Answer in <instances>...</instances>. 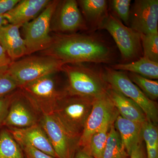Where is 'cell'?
I'll return each instance as SVG.
<instances>
[{
    "label": "cell",
    "mask_w": 158,
    "mask_h": 158,
    "mask_svg": "<svg viewBox=\"0 0 158 158\" xmlns=\"http://www.w3.org/2000/svg\"><path fill=\"white\" fill-rule=\"evenodd\" d=\"M9 23L7 20L2 15H0V28L2 26Z\"/></svg>",
    "instance_id": "obj_36"
},
{
    "label": "cell",
    "mask_w": 158,
    "mask_h": 158,
    "mask_svg": "<svg viewBox=\"0 0 158 158\" xmlns=\"http://www.w3.org/2000/svg\"><path fill=\"white\" fill-rule=\"evenodd\" d=\"M8 66H5V67H2V66H0V70H2V69H3L6 68V67H8Z\"/></svg>",
    "instance_id": "obj_37"
},
{
    "label": "cell",
    "mask_w": 158,
    "mask_h": 158,
    "mask_svg": "<svg viewBox=\"0 0 158 158\" xmlns=\"http://www.w3.org/2000/svg\"><path fill=\"white\" fill-rule=\"evenodd\" d=\"M18 144L21 148L25 158H56L34 148L27 143Z\"/></svg>",
    "instance_id": "obj_29"
},
{
    "label": "cell",
    "mask_w": 158,
    "mask_h": 158,
    "mask_svg": "<svg viewBox=\"0 0 158 158\" xmlns=\"http://www.w3.org/2000/svg\"><path fill=\"white\" fill-rule=\"evenodd\" d=\"M102 72L105 81L110 87L135 102L143 110L147 120L157 125L158 109L155 102L148 98L123 72L106 66Z\"/></svg>",
    "instance_id": "obj_6"
},
{
    "label": "cell",
    "mask_w": 158,
    "mask_h": 158,
    "mask_svg": "<svg viewBox=\"0 0 158 158\" xmlns=\"http://www.w3.org/2000/svg\"><path fill=\"white\" fill-rule=\"evenodd\" d=\"M64 64L48 56H30L13 61L8 71L19 86L51 74L62 71Z\"/></svg>",
    "instance_id": "obj_5"
},
{
    "label": "cell",
    "mask_w": 158,
    "mask_h": 158,
    "mask_svg": "<svg viewBox=\"0 0 158 158\" xmlns=\"http://www.w3.org/2000/svg\"><path fill=\"white\" fill-rule=\"evenodd\" d=\"M43 56L55 58L63 64L85 62L112 63L113 48L102 37L93 33L55 34L50 45L40 52Z\"/></svg>",
    "instance_id": "obj_1"
},
{
    "label": "cell",
    "mask_w": 158,
    "mask_h": 158,
    "mask_svg": "<svg viewBox=\"0 0 158 158\" xmlns=\"http://www.w3.org/2000/svg\"><path fill=\"white\" fill-rule=\"evenodd\" d=\"M8 66L0 70V98L9 95L19 88L17 82L8 72Z\"/></svg>",
    "instance_id": "obj_28"
},
{
    "label": "cell",
    "mask_w": 158,
    "mask_h": 158,
    "mask_svg": "<svg viewBox=\"0 0 158 158\" xmlns=\"http://www.w3.org/2000/svg\"><path fill=\"white\" fill-rule=\"evenodd\" d=\"M39 123L58 158H71L77 148L79 140L71 135L52 114L41 116Z\"/></svg>",
    "instance_id": "obj_10"
},
{
    "label": "cell",
    "mask_w": 158,
    "mask_h": 158,
    "mask_svg": "<svg viewBox=\"0 0 158 158\" xmlns=\"http://www.w3.org/2000/svg\"><path fill=\"white\" fill-rule=\"evenodd\" d=\"M109 2L112 14L126 26H129L131 0H112Z\"/></svg>",
    "instance_id": "obj_26"
},
{
    "label": "cell",
    "mask_w": 158,
    "mask_h": 158,
    "mask_svg": "<svg viewBox=\"0 0 158 158\" xmlns=\"http://www.w3.org/2000/svg\"><path fill=\"white\" fill-rule=\"evenodd\" d=\"M50 1L20 0L13 9L2 15L9 23L21 27L38 16Z\"/></svg>",
    "instance_id": "obj_15"
},
{
    "label": "cell",
    "mask_w": 158,
    "mask_h": 158,
    "mask_svg": "<svg viewBox=\"0 0 158 158\" xmlns=\"http://www.w3.org/2000/svg\"><path fill=\"white\" fill-rule=\"evenodd\" d=\"M9 132L18 143H27L52 156L58 158L42 128L38 123L24 128H9Z\"/></svg>",
    "instance_id": "obj_14"
},
{
    "label": "cell",
    "mask_w": 158,
    "mask_h": 158,
    "mask_svg": "<svg viewBox=\"0 0 158 158\" xmlns=\"http://www.w3.org/2000/svg\"><path fill=\"white\" fill-rule=\"evenodd\" d=\"M141 136L146 148L158 147V130L156 125L147 120L142 125Z\"/></svg>",
    "instance_id": "obj_27"
},
{
    "label": "cell",
    "mask_w": 158,
    "mask_h": 158,
    "mask_svg": "<svg viewBox=\"0 0 158 158\" xmlns=\"http://www.w3.org/2000/svg\"><path fill=\"white\" fill-rule=\"evenodd\" d=\"M100 30L110 33L120 52L123 63L134 62L142 57L141 34L109 13Z\"/></svg>",
    "instance_id": "obj_8"
},
{
    "label": "cell",
    "mask_w": 158,
    "mask_h": 158,
    "mask_svg": "<svg viewBox=\"0 0 158 158\" xmlns=\"http://www.w3.org/2000/svg\"><path fill=\"white\" fill-rule=\"evenodd\" d=\"M59 1H51L42 12L31 21L22 26L26 55L29 56L44 50L50 45L52 36L51 21Z\"/></svg>",
    "instance_id": "obj_7"
},
{
    "label": "cell",
    "mask_w": 158,
    "mask_h": 158,
    "mask_svg": "<svg viewBox=\"0 0 158 158\" xmlns=\"http://www.w3.org/2000/svg\"><path fill=\"white\" fill-rule=\"evenodd\" d=\"M62 71L68 77L66 87L69 93L96 98L107 93L110 85L105 81L102 72H99L83 63L66 64Z\"/></svg>",
    "instance_id": "obj_4"
},
{
    "label": "cell",
    "mask_w": 158,
    "mask_h": 158,
    "mask_svg": "<svg viewBox=\"0 0 158 158\" xmlns=\"http://www.w3.org/2000/svg\"><path fill=\"white\" fill-rule=\"evenodd\" d=\"M147 158H158V147L146 148Z\"/></svg>",
    "instance_id": "obj_35"
},
{
    "label": "cell",
    "mask_w": 158,
    "mask_h": 158,
    "mask_svg": "<svg viewBox=\"0 0 158 158\" xmlns=\"http://www.w3.org/2000/svg\"><path fill=\"white\" fill-rule=\"evenodd\" d=\"M115 121V120H109L103 125L91 136L87 146L82 149L94 158H102L107 141L110 126Z\"/></svg>",
    "instance_id": "obj_21"
},
{
    "label": "cell",
    "mask_w": 158,
    "mask_h": 158,
    "mask_svg": "<svg viewBox=\"0 0 158 158\" xmlns=\"http://www.w3.org/2000/svg\"><path fill=\"white\" fill-rule=\"evenodd\" d=\"M94 98L71 94L66 88L52 115L71 135L79 140L91 112Z\"/></svg>",
    "instance_id": "obj_2"
},
{
    "label": "cell",
    "mask_w": 158,
    "mask_h": 158,
    "mask_svg": "<svg viewBox=\"0 0 158 158\" xmlns=\"http://www.w3.org/2000/svg\"><path fill=\"white\" fill-rule=\"evenodd\" d=\"M130 158H146L145 148L143 141L133 150Z\"/></svg>",
    "instance_id": "obj_32"
},
{
    "label": "cell",
    "mask_w": 158,
    "mask_h": 158,
    "mask_svg": "<svg viewBox=\"0 0 158 158\" xmlns=\"http://www.w3.org/2000/svg\"><path fill=\"white\" fill-rule=\"evenodd\" d=\"M143 57L158 62V33L141 34Z\"/></svg>",
    "instance_id": "obj_25"
},
{
    "label": "cell",
    "mask_w": 158,
    "mask_h": 158,
    "mask_svg": "<svg viewBox=\"0 0 158 158\" xmlns=\"http://www.w3.org/2000/svg\"><path fill=\"white\" fill-rule=\"evenodd\" d=\"M88 30H100L109 15V1L106 0H80L77 1Z\"/></svg>",
    "instance_id": "obj_18"
},
{
    "label": "cell",
    "mask_w": 158,
    "mask_h": 158,
    "mask_svg": "<svg viewBox=\"0 0 158 158\" xmlns=\"http://www.w3.org/2000/svg\"><path fill=\"white\" fill-rule=\"evenodd\" d=\"M114 123L125 149L130 156L133 150L143 141L141 136L142 124L123 118L119 114Z\"/></svg>",
    "instance_id": "obj_19"
},
{
    "label": "cell",
    "mask_w": 158,
    "mask_h": 158,
    "mask_svg": "<svg viewBox=\"0 0 158 158\" xmlns=\"http://www.w3.org/2000/svg\"><path fill=\"white\" fill-rule=\"evenodd\" d=\"M20 0H0V15H3L16 6Z\"/></svg>",
    "instance_id": "obj_31"
},
{
    "label": "cell",
    "mask_w": 158,
    "mask_h": 158,
    "mask_svg": "<svg viewBox=\"0 0 158 158\" xmlns=\"http://www.w3.org/2000/svg\"><path fill=\"white\" fill-rule=\"evenodd\" d=\"M118 115L107 93L95 98L91 112L79 139L78 148L86 147L92 135L106 122L116 120Z\"/></svg>",
    "instance_id": "obj_11"
},
{
    "label": "cell",
    "mask_w": 158,
    "mask_h": 158,
    "mask_svg": "<svg viewBox=\"0 0 158 158\" xmlns=\"http://www.w3.org/2000/svg\"><path fill=\"white\" fill-rule=\"evenodd\" d=\"M0 158H25L19 144L8 130L0 132Z\"/></svg>",
    "instance_id": "obj_23"
},
{
    "label": "cell",
    "mask_w": 158,
    "mask_h": 158,
    "mask_svg": "<svg viewBox=\"0 0 158 158\" xmlns=\"http://www.w3.org/2000/svg\"><path fill=\"white\" fill-rule=\"evenodd\" d=\"M51 30L57 34H63L88 30L77 1H59L52 18Z\"/></svg>",
    "instance_id": "obj_9"
},
{
    "label": "cell",
    "mask_w": 158,
    "mask_h": 158,
    "mask_svg": "<svg viewBox=\"0 0 158 158\" xmlns=\"http://www.w3.org/2000/svg\"><path fill=\"white\" fill-rule=\"evenodd\" d=\"M12 62L4 48L0 44V66H9Z\"/></svg>",
    "instance_id": "obj_33"
},
{
    "label": "cell",
    "mask_w": 158,
    "mask_h": 158,
    "mask_svg": "<svg viewBox=\"0 0 158 158\" xmlns=\"http://www.w3.org/2000/svg\"><path fill=\"white\" fill-rule=\"evenodd\" d=\"M111 67L115 70L130 72L148 79H158V62L143 56L134 62L115 64Z\"/></svg>",
    "instance_id": "obj_20"
},
{
    "label": "cell",
    "mask_w": 158,
    "mask_h": 158,
    "mask_svg": "<svg viewBox=\"0 0 158 158\" xmlns=\"http://www.w3.org/2000/svg\"><path fill=\"white\" fill-rule=\"evenodd\" d=\"M114 123L110 126L102 158H127L129 156L125 149Z\"/></svg>",
    "instance_id": "obj_22"
},
{
    "label": "cell",
    "mask_w": 158,
    "mask_h": 158,
    "mask_svg": "<svg viewBox=\"0 0 158 158\" xmlns=\"http://www.w3.org/2000/svg\"><path fill=\"white\" fill-rule=\"evenodd\" d=\"M56 74L41 77L19 88L22 96L40 117L52 114L59 100L66 91V87L61 90L58 88Z\"/></svg>",
    "instance_id": "obj_3"
},
{
    "label": "cell",
    "mask_w": 158,
    "mask_h": 158,
    "mask_svg": "<svg viewBox=\"0 0 158 158\" xmlns=\"http://www.w3.org/2000/svg\"><path fill=\"white\" fill-rule=\"evenodd\" d=\"M73 158H94L84 149L78 148Z\"/></svg>",
    "instance_id": "obj_34"
},
{
    "label": "cell",
    "mask_w": 158,
    "mask_h": 158,
    "mask_svg": "<svg viewBox=\"0 0 158 158\" xmlns=\"http://www.w3.org/2000/svg\"><path fill=\"white\" fill-rule=\"evenodd\" d=\"M20 27L8 23L0 28V44L12 62L26 55L25 42L20 35Z\"/></svg>",
    "instance_id": "obj_16"
},
{
    "label": "cell",
    "mask_w": 158,
    "mask_h": 158,
    "mask_svg": "<svg viewBox=\"0 0 158 158\" xmlns=\"http://www.w3.org/2000/svg\"><path fill=\"white\" fill-rule=\"evenodd\" d=\"M130 27L140 34L158 33V0H136L131 7Z\"/></svg>",
    "instance_id": "obj_12"
},
{
    "label": "cell",
    "mask_w": 158,
    "mask_h": 158,
    "mask_svg": "<svg viewBox=\"0 0 158 158\" xmlns=\"http://www.w3.org/2000/svg\"><path fill=\"white\" fill-rule=\"evenodd\" d=\"M107 94L122 117L141 124L147 120L140 106L118 90L110 86Z\"/></svg>",
    "instance_id": "obj_17"
},
{
    "label": "cell",
    "mask_w": 158,
    "mask_h": 158,
    "mask_svg": "<svg viewBox=\"0 0 158 158\" xmlns=\"http://www.w3.org/2000/svg\"><path fill=\"white\" fill-rule=\"evenodd\" d=\"M37 113L20 93L19 88L11 102L3 125L9 128H24L39 122Z\"/></svg>",
    "instance_id": "obj_13"
},
{
    "label": "cell",
    "mask_w": 158,
    "mask_h": 158,
    "mask_svg": "<svg viewBox=\"0 0 158 158\" xmlns=\"http://www.w3.org/2000/svg\"><path fill=\"white\" fill-rule=\"evenodd\" d=\"M130 80L141 89L152 100H156L158 98V82L137 74L130 73Z\"/></svg>",
    "instance_id": "obj_24"
},
{
    "label": "cell",
    "mask_w": 158,
    "mask_h": 158,
    "mask_svg": "<svg viewBox=\"0 0 158 158\" xmlns=\"http://www.w3.org/2000/svg\"><path fill=\"white\" fill-rule=\"evenodd\" d=\"M16 92L14 91L7 96L0 98V127L3 125Z\"/></svg>",
    "instance_id": "obj_30"
}]
</instances>
